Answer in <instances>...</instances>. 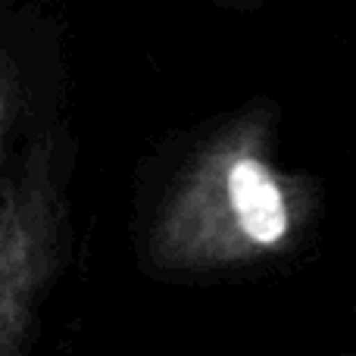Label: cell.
<instances>
[{
    "instance_id": "2",
    "label": "cell",
    "mask_w": 356,
    "mask_h": 356,
    "mask_svg": "<svg viewBox=\"0 0 356 356\" xmlns=\"http://www.w3.org/2000/svg\"><path fill=\"white\" fill-rule=\"evenodd\" d=\"M72 166L69 125L44 122L0 169V356L31 344L38 313L69 263Z\"/></svg>"
},
{
    "instance_id": "1",
    "label": "cell",
    "mask_w": 356,
    "mask_h": 356,
    "mask_svg": "<svg viewBox=\"0 0 356 356\" xmlns=\"http://www.w3.org/2000/svg\"><path fill=\"white\" fill-rule=\"evenodd\" d=\"M275 131V106L257 100L191 147L150 216V269L175 278L225 275L307 244L322 213V188L313 175L278 166Z\"/></svg>"
},
{
    "instance_id": "3",
    "label": "cell",
    "mask_w": 356,
    "mask_h": 356,
    "mask_svg": "<svg viewBox=\"0 0 356 356\" xmlns=\"http://www.w3.org/2000/svg\"><path fill=\"white\" fill-rule=\"evenodd\" d=\"M31 119V79L22 50L10 41L0 22V169L16 154V138L29 131Z\"/></svg>"
},
{
    "instance_id": "4",
    "label": "cell",
    "mask_w": 356,
    "mask_h": 356,
    "mask_svg": "<svg viewBox=\"0 0 356 356\" xmlns=\"http://www.w3.org/2000/svg\"><path fill=\"white\" fill-rule=\"evenodd\" d=\"M216 3L222 6H232V10H257L263 0H216Z\"/></svg>"
}]
</instances>
